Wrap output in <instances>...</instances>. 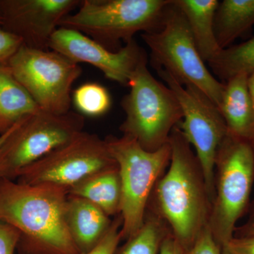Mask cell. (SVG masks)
Listing matches in <instances>:
<instances>
[{"mask_svg": "<svg viewBox=\"0 0 254 254\" xmlns=\"http://www.w3.org/2000/svg\"><path fill=\"white\" fill-rule=\"evenodd\" d=\"M222 254H232L231 252H230V250H228V249L227 248V247H224L222 248Z\"/></svg>", "mask_w": 254, "mask_h": 254, "instance_id": "33", "label": "cell"}, {"mask_svg": "<svg viewBox=\"0 0 254 254\" xmlns=\"http://www.w3.org/2000/svg\"><path fill=\"white\" fill-rule=\"evenodd\" d=\"M110 155L118 165L121 182L120 215L123 240L136 234L144 222L148 202L155 185L170 165V143L155 151H147L131 137L105 138Z\"/></svg>", "mask_w": 254, "mask_h": 254, "instance_id": "6", "label": "cell"}, {"mask_svg": "<svg viewBox=\"0 0 254 254\" xmlns=\"http://www.w3.org/2000/svg\"><path fill=\"white\" fill-rule=\"evenodd\" d=\"M23 44L21 38L0 29V64L7 63Z\"/></svg>", "mask_w": 254, "mask_h": 254, "instance_id": "26", "label": "cell"}, {"mask_svg": "<svg viewBox=\"0 0 254 254\" xmlns=\"http://www.w3.org/2000/svg\"><path fill=\"white\" fill-rule=\"evenodd\" d=\"M3 19L2 16H1V11H0V26H2Z\"/></svg>", "mask_w": 254, "mask_h": 254, "instance_id": "34", "label": "cell"}, {"mask_svg": "<svg viewBox=\"0 0 254 254\" xmlns=\"http://www.w3.org/2000/svg\"><path fill=\"white\" fill-rule=\"evenodd\" d=\"M73 103L83 115L100 116L108 111L111 105L109 92L99 83H84L73 92Z\"/></svg>", "mask_w": 254, "mask_h": 254, "instance_id": "22", "label": "cell"}, {"mask_svg": "<svg viewBox=\"0 0 254 254\" xmlns=\"http://www.w3.org/2000/svg\"><path fill=\"white\" fill-rule=\"evenodd\" d=\"M127 86L130 91L121 103L126 118L120 131L143 149L155 151L169 143L172 130L183 120L181 105L174 92L150 73L145 53Z\"/></svg>", "mask_w": 254, "mask_h": 254, "instance_id": "4", "label": "cell"}, {"mask_svg": "<svg viewBox=\"0 0 254 254\" xmlns=\"http://www.w3.org/2000/svg\"><path fill=\"white\" fill-rule=\"evenodd\" d=\"M84 125V117L72 111L55 115L40 110L23 118L0 150L2 177L14 180L28 165L83 131Z\"/></svg>", "mask_w": 254, "mask_h": 254, "instance_id": "9", "label": "cell"}, {"mask_svg": "<svg viewBox=\"0 0 254 254\" xmlns=\"http://www.w3.org/2000/svg\"><path fill=\"white\" fill-rule=\"evenodd\" d=\"M248 222H254V201L252 203V208H251L250 216Z\"/></svg>", "mask_w": 254, "mask_h": 254, "instance_id": "32", "label": "cell"}, {"mask_svg": "<svg viewBox=\"0 0 254 254\" xmlns=\"http://www.w3.org/2000/svg\"><path fill=\"white\" fill-rule=\"evenodd\" d=\"M179 125L169 138L170 168L155 185L147 208L165 220L187 250L208 226L212 201L199 160Z\"/></svg>", "mask_w": 254, "mask_h": 254, "instance_id": "2", "label": "cell"}, {"mask_svg": "<svg viewBox=\"0 0 254 254\" xmlns=\"http://www.w3.org/2000/svg\"><path fill=\"white\" fill-rule=\"evenodd\" d=\"M78 0H0L2 29L24 46L49 50L50 39L64 18L78 7Z\"/></svg>", "mask_w": 254, "mask_h": 254, "instance_id": "12", "label": "cell"}, {"mask_svg": "<svg viewBox=\"0 0 254 254\" xmlns=\"http://www.w3.org/2000/svg\"><path fill=\"white\" fill-rule=\"evenodd\" d=\"M141 37L149 48L150 64L155 69L168 71L182 85L196 86L219 108L225 83L215 78L205 66L186 18L175 0L167 9L162 28L142 33Z\"/></svg>", "mask_w": 254, "mask_h": 254, "instance_id": "7", "label": "cell"}, {"mask_svg": "<svg viewBox=\"0 0 254 254\" xmlns=\"http://www.w3.org/2000/svg\"><path fill=\"white\" fill-rule=\"evenodd\" d=\"M155 70L181 105L183 120L179 127L189 143L194 147L213 204L215 158L220 143L228 133L226 124L218 107L201 90L193 85L181 84L162 68Z\"/></svg>", "mask_w": 254, "mask_h": 254, "instance_id": "10", "label": "cell"}, {"mask_svg": "<svg viewBox=\"0 0 254 254\" xmlns=\"http://www.w3.org/2000/svg\"><path fill=\"white\" fill-rule=\"evenodd\" d=\"M20 238L21 235L14 227L0 222V254H14Z\"/></svg>", "mask_w": 254, "mask_h": 254, "instance_id": "25", "label": "cell"}, {"mask_svg": "<svg viewBox=\"0 0 254 254\" xmlns=\"http://www.w3.org/2000/svg\"><path fill=\"white\" fill-rule=\"evenodd\" d=\"M68 230L80 254H85L99 243L113 221L89 200L68 194L66 210Z\"/></svg>", "mask_w": 254, "mask_h": 254, "instance_id": "14", "label": "cell"}, {"mask_svg": "<svg viewBox=\"0 0 254 254\" xmlns=\"http://www.w3.org/2000/svg\"><path fill=\"white\" fill-rule=\"evenodd\" d=\"M117 166L105 140L95 133L82 131L23 169L17 177L21 183L68 190L93 174Z\"/></svg>", "mask_w": 254, "mask_h": 254, "instance_id": "11", "label": "cell"}, {"mask_svg": "<svg viewBox=\"0 0 254 254\" xmlns=\"http://www.w3.org/2000/svg\"><path fill=\"white\" fill-rule=\"evenodd\" d=\"M238 232L239 236H245V235H252L254 236V222H247L244 226L236 228L235 232Z\"/></svg>", "mask_w": 254, "mask_h": 254, "instance_id": "29", "label": "cell"}, {"mask_svg": "<svg viewBox=\"0 0 254 254\" xmlns=\"http://www.w3.org/2000/svg\"><path fill=\"white\" fill-rule=\"evenodd\" d=\"M248 86L249 90H250L251 98H252V102H253L254 106V71L249 75Z\"/></svg>", "mask_w": 254, "mask_h": 254, "instance_id": "31", "label": "cell"}, {"mask_svg": "<svg viewBox=\"0 0 254 254\" xmlns=\"http://www.w3.org/2000/svg\"><path fill=\"white\" fill-rule=\"evenodd\" d=\"M254 182V143L227 133L215 164V193L209 227L221 248L232 240L247 210Z\"/></svg>", "mask_w": 254, "mask_h": 254, "instance_id": "5", "label": "cell"}, {"mask_svg": "<svg viewBox=\"0 0 254 254\" xmlns=\"http://www.w3.org/2000/svg\"><path fill=\"white\" fill-rule=\"evenodd\" d=\"M186 250L170 231L160 246L159 254H185Z\"/></svg>", "mask_w": 254, "mask_h": 254, "instance_id": "28", "label": "cell"}, {"mask_svg": "<svg viewBox=\"0 0 254 254\" xmlns=\"http://www.w3.org/2000/svg\"><path fill=\"white\" fill-rule=\"evenodd\" d=\"M186 18L190 33L205 63H208L221 48L219 47L214 29L218 0H175Z\"/></svg>", "mask_w": 254, "mask_h": 254, "instance_id": "16", "label": "cell"}, {"mask_svg": "<svg viewBox=\"0 0 254 254\" xmlns=\"http://www.w3.org/2000/svg\"><path fill=\"white\" fill-rule=\"evenodd\" d=\"M173 0H84L77 12L63 18L59 27L81 32L110 51L121 49L138 32L163 26Z\"/></svg>", "mask_w": 254, "mask_h": 254, "instance_id": "3", "label": "cell"}, {"mask_svg": "<svg viewBox=\"0 0 254 254\" xmlns=\"http://www.w3.org/2000/svg\"><path fill=\"white\" fill-rule=\"evenodd\" d=\"M254 26V0H224L219 3L214 29L219 47H230Z\"/></svg>", "mask_w": 254, "mask_h": 254, "instance_id": "19", "label": "cell"}, {"mask_svg": "<svg viewBox=\"0 0 254 254\" xmlns=\"http://www.w3.org/2000/svg\"><path fill=\"white\" fill-rule=\"evenodd\" d=\"M68 193L89 200L108 216L120 215L122 190L118 167L101 170L87 177L70 187Z\"/></svg>", "mask_w": 254, "mask_h": 254, "instance_id": "17", "label": "cell"}, {"mask_svg": "<svg viewBox=\"0 0 254 254\" xmlns=\"http://www.w3.org/2000/svg\"><path fill=\"white\" fill-rule=\"evenodd\" d=\"M171 231L161 217L147 208L144 222L140 230L127 240L115 254H159L162 242Z\"/></svg>", "mask_w": 254, "mask_h": 254, "instance_id": "20", "label": "cell"}, {"mask_svg": "<svg viewBox=\"0 0 254 254\" xmlns=\"http://www.w3.org/2000/svg\"><path fill=\"white\" fill-rule=\"evenodd\" d=\"M40 109L6 64H0V135Z\"/></svg>", "mask_w": 254, "mask_h": 254, "instance_id": "18", "label": "cell"}, {"mask_svg": "<svg viewBox=\"0 0 254 254\" xmlns=\"http://www.w3.org/2000/svg\"><path fill=\"white\" fill-rule=\"evenodd\" d=\"M1 177H2V173H1V168H0V178H1Z\"/></svg>", "mask_w": 254, "mask_h": 254, "instance_id": "35", "label": "cell"}, {"mask_svg": "<svg viewBox=\"0 0 254 254\" xmlns=\"http://www.w3.org/2000/svg\"><path fill=\"white\" fill-rule=\"evenodd\" d=\"M208 64L214 74L223 82L238 73L254 72V37L220 50Z\"/></svg>", "mask_w": 254, "mask_h": 254, "instance_id": "21", "label": "cell"}, {"mask_svg": "<svg viewBox=\"0 0 254 254\" xmlns=\"http://www.w3.org/2000/svg\"><path fill=\"white\" fill-rule=\"evenodd\" d=\"M68 190L0 178V222L21 235L26 254H81L66 222Z\"/></svg>", "mask_w": 254, "mask_h": 254, "instance_id": "1", "label": "cell"}, {"mask_svg": "<svg viewBox=\"0 0 254 254\" xmlns=\"http://www.w3.org/2000/svg\"><path fill=\"white\" fill-rule=\"evenodd\" d=\"M185 254H222V248L215 242L209 225L200 232Z\"/></svg>", "mask_w": 254, "mask_h": 254, "instance_id": "24", "label": "cell"}, {"mask_svg": "<svg viewBox=\"0 0 254 254\" xmlns=\"http://www.w3.org/2000/svg\"><path fill=\"white\" fill-rule=\"evenodd\" d=\"M123 220L119 215L112 222L111 226L94 248L85 254H115L118 250L119 244L122 238L121 228Z\"/></svg>", "mask_w": 254, "mask_h": 254, "instance_id": "23", "label": "cell"}, {"mask_svg": "<svg viewBox=\"0 0 254 254\" xmlns=\"http://www.w3.org/2000/svg\"><path fill=\"white\" fill-rule=\"evenodd\" d=\"M225 247L234 254H254V236H234Z\"/></svg>", "mask_w": 254, "mask_h": 254, "instance_id": "27", "label": "cell"}, {"mask_svg": "<svg viewBox=\"0 0 254 254\" xmlns=\"http://www.w3.org/2000/svg\"><path fill=\"white\" fill-rule=\"evenodd\" d=\"M49 48L76 63H88L115 82L128 86L132 73L145 51L135 40L118 52L110 51L81 32L59 27L50 39Z\"/></svg>", "mask_w": 254, "mask_h": 254, "instance_id": "13", "label": "cell"}, {"mask_svg": "<svg viewBox=\"0 0 254 254\" xmlns=\"http://www.w3.org/2000/svg\"><path fill=\"white\" fill-rule=\"evenodd\" d=\"M249 75L238 73L224 82L219 109L229 133L254 143V106L249 90Z\"/></svg>", "mask_w": 254, "mask_h": 254, "instance_id": "15", "label": "cell"}, {"mask_svg": "<svg viewBox=\"0 0 254 254\" xmlns=\"http://www.w3.org/2000/svg\"><path fill=\"white\" fill-rule=\"evenodd\" d=\"M6 65L42 111L55 115L70 111L71 87L82 72L78 64L53 50L23 44Z\"/></svg>", "mask_w": 254, "mask_h": 254, "instance_id": "8", "label": "cell"}, {"mask_svg": "<svg viewBox=\"0 0 254 254\" xmlns=\"http://www.w3.org/2000/svg\"><path fill=\"white\" fill-rule=\"evenodd\" d=\"M23 120V119H22ZM19 122H18L17 123L15 124L14 126L11 127L9 130H7L6 132H4L2 134L0 135V150H1V148H2L3 145H4V143H6V141H7L8 138H9L10 136L12 134L13 132L15 131L16 128H17L18 125H19Z\"/></svg>", "mask_w": 254, "mask_h": 254, "instance_id": "30", "label": "cell"}]
</instances>
